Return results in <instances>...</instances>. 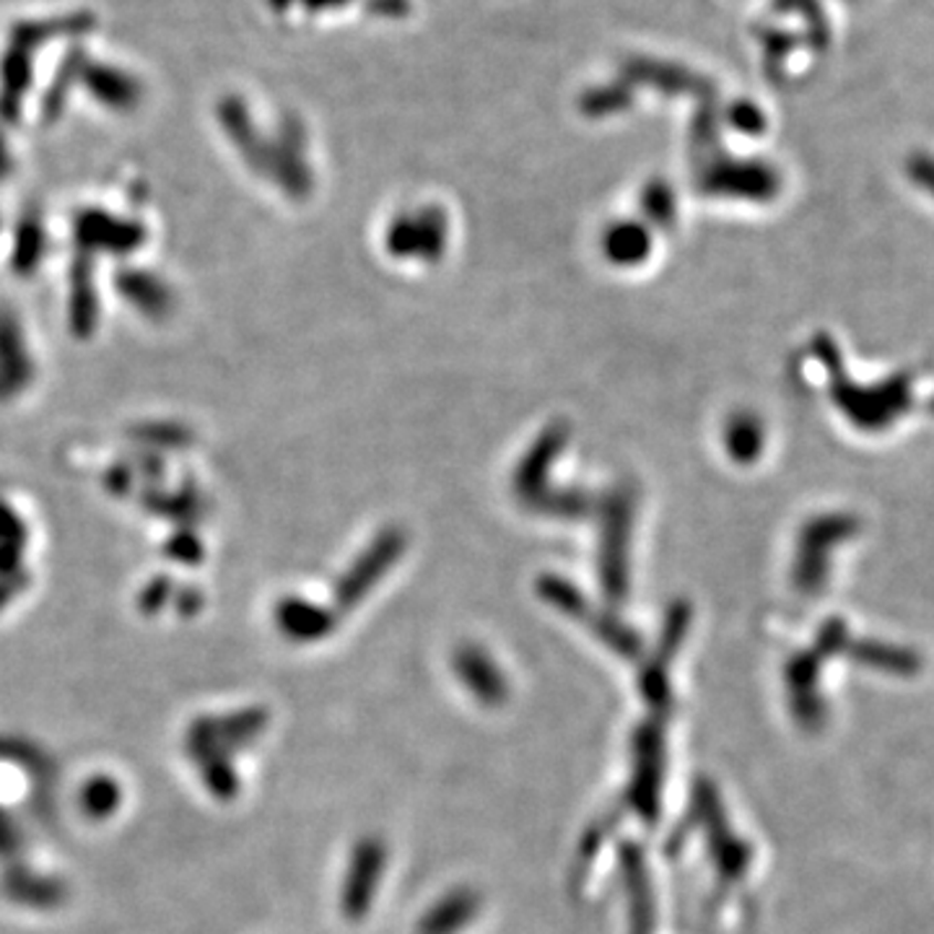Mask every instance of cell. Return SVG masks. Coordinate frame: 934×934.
I'll return each mask as SVG.
<instances>
[{
	"instance_id": "cell-2",
	"label": "cell",
	"mask_w": 934,
	"mask_h": 934,
	"mask_svg": "<svg viewBox=\"0 0 934 934\" xmlns=\"http://www.w3.org/2000/svg\"><path fill=\"white\" fill-rule=\"evenodd\" d=\"M608 252L618 263H633V260L647 255V234L639 231V227H633V223L618 227L608 237Z\"/></svg>"
},
{
	"instance_id": "cell-1",
	"label": "cell",
	"mask_w": 934,
	"mask_h": 934,
	"mask_svg": "<svg viewBox=\"0 0 934 934\" xmlns=\"http://www.w3.org/2000/svg\"><path fill=\"white\" fill-rule=\"evenodd\" d=\"M32 377V364H29L24 338L19 335V327L11 317H0V390L6 387H24Z\"/></svg>"
}]
</instances>
